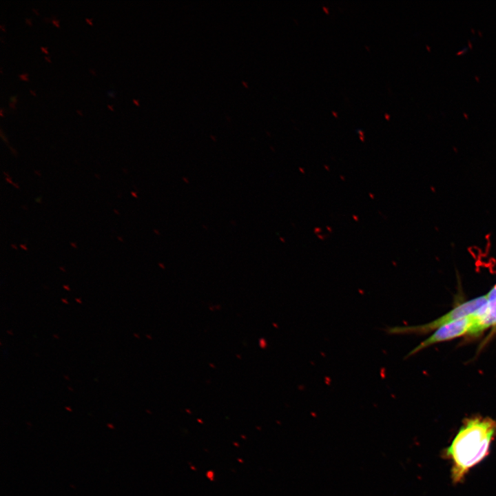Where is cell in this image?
Returning <instances> with one entry per match:
<instances>
[{"label": "cell", "instance_id": "cell-1", "mask_svg": "<svg viewBox=\"0 0 496 496\" xmlns=\"http://www.w3.org/2000/svg\"><path fill=\"white\" fill-rule=\"evenodd\" d=\"M496 435V422L489 417H475L466 420L444 452L452 462L451 480L462 482L468 471L490 453Z\"/></svg>", "mask_w": 496, "mask_h": 496}, {"label": "cell", "instance_id": "cell-2", "mask_svg": "<svg viewBox=\"0 0 496 496\" xmlns=\"http://www.w3.org/2000/svg\"><path fill=\"white\" fill-rule=\"evenodd\" d=\"M487 302L486 296H481L458 305L430 323L420 326L390 327L386 331L390 335L426 333L452 321L473 314Z\"/></svg>", "mask_w": 496, "mask_h": 496}, {"label": "cell", "instance_id": "cell-3", "mask_svg": "<svg viewBox=\"0 0 496 496\" xmlns=\"http://www.w3.org/2000/svg\"><path fill=\"white\" fill-rule=\"evenodd\" d=\"M473 314L452 321L442 325L437 329L429 338H426L418 346L413 349L407 356L412 355L422 349L433 344L448 340L466 333H468L473 322Z\"/></svg>", "mask_w": 496, "mask_h": 496}, {"label": "cell", "instance_id": "cell-4", "mask_svg": "<svg viewBox=\"0 0 496 496\" xmlns=\"http://www.w3.org/2000/svg\"><path fill=\"white\" fill-rule=\"evenodd\" d=\"M488 301L496 299V285L486 295Z\"/></svg>", "mask_w": 496, "mask_h": 496}, {"label": "cell", "instance_id": "cell-5", "mask_svg": "<svg viewBox=\"0 0 496 496\" xmlns=\"http://www.w3.org/2000/svg\"><path fill=\"white\" fill-rule=\"evenodd\" d=\"M18 76L22 80L28 81V74L27 72L21 73Z\"/></svg>", "mask_w": 496, "mask_h": 496}, {"label": "cell", "instance_id": "cell-6", "mask_svg": "<svg viewBox=\"0 0 496 496\" xmlns=\"http://www.w3.org/2000/svg\"><path fill=\"white\" fill-rule=\"evenodd\" d=\"M17 95H12V96L10 97V102H12V103H15L17 102Z\"/></svg>", "mask_w": 496, "mask_h": 496}, {"label": "cell", "instance_id": "cell-7", "mask_svg": "<svg viewBox=\"0 0 496 496\" xmlns=\"http://www.w3.org/2000/svg\"><path fill=\"white\" fill-rule=\"evenodd\" d=\"M52 22L56 27H59V19H52Z\"/></svg>", "mask_w": 496, "mask_h": 496}, {"label": "cell", "instance_id": "cell-8", "mask_svg": "<svg viewBox=\"0 0 496 496\" xmlns=\"http://www.w3.org/2000/svg\"><path fill=\"white\" fill-rule=\"evenodd\" d=\"M41 50L44 52L45 54H48V48L45 46H41L40 47Z\"/></svg>", "mask_w": 496, "mask_h": 496}, {"label": "cell", "instance_id": "cell-9", "mask_svg": "<svg viewBox=\"0 0 496 496\" xmlns=\"http://www.w3.org/2000/svg\"><path fill=\"white\" fill-rule=\"evenodd\" d=\"M107 95L110 96H112V97H114V96H115V93H114V92H113V91H112V90H108V91H107Z\"/></svg>", "mask_w": 496, "mask_h": 496}, {"label": "cell", "instance_id": "cell-10", "mask_svg": "<svg viewBox=\"0 0 496 496\" xmlns=\"http://www.w3.org/2000/svg\"><path fill=\"white\" fill-rule=\"evenodd\" d=\"M25 21L30 25H31L32 24V19L30 18H25Z\"/></svg>", "mask_w": 496, "mask_h": 496}, {"label": "cell", "instance_id": "cell-11", "mask_svg": "<svg viewBox=\"0 0 496 496\" xmlns=\"http://www.w3.org/2000/svg\"><path fill=\"white\" fill-rule=\"evenodd\" d=\"M85 21H86L89 24H90V25H92V24H93V23H92V19H90V18L86 17V18H85Z\"/></svg>", "mask_w": 496, "mask_h": 496}, {"label": "cell", "instance_id": "cell-12", "mask_svg": "<svg viewBox=\"0 0 496 496\" xmlns=\"http://www.w3.org/2000/svg\"><path fill=\"white\" fill-rule=\"evenodd\" d=\"M9 106H10V107H12V108L14 109V108H15V103H12V102H10V103H9Z\"/></svg>", "mask_w": 496, "mask_h": 496}, {"label": "cell", "instance_id": "cell-13", "mask_svg": "<svg viewBox=\"0 0 496 496\" xmlns=\"http://www.w3.org/2000/svg\"><path fill=\"white\" fill-rule=\"evenodd\" d=\"M0 28H1V30H3V32L6 31V29L4 28V26H3L2 24L0 25Z\"/></svg>", "mask_w": 496, "mask_h": 496}, {"label": "cell", "instance_id": "cell-14", "mask_svg": "<svg viewBox=\"0 0 496 496\" xmlns=\"http://www.w3.org/2000/svg\"><path fill=\"white\" fill-rule=\"evenodd\" d=\"M44 59H45L47 61H48V62H50V61H50V59L49 57H48L47 56H44Z\"/></svg>", "mask_w": 496, "mask_h": 496}, {"label": "cell", "instance_id": "cell-15", "mask_svg": "<svg viewBox=\"0 0 496 496\" xmlns=\"http://www.w3.org/2000/svg\"><path fill=\"white\" fill-rule=\"evenodd\" d=\"M30 92L32 93V94H33V95H34V96L36 95L34 90H32V89H30Z\"/></svg>", "mask_w": 496, "mask_h": 496}, {"label": "cell", "instance_id": "cell-16", "mask_svg": "<svg viewBox=\"0 0 496 496\" xmlns=\"http://www.w3.org/2000/svg\"><path fill=\"white\" fill-rule=\"evenodd\" d=\"M89 70H90L92 74H95V70H94L90 68Z\"/></svg>", "mask_w": 496, "mask_h": 496}, {"label": "cell", "instance_id": "cell-17", "mask_svg": "<svg viewBox=\"0 0 496 496\" xmlns=\"http://www.w3.org/2000/svg\"><path fill=\"white\" fill-rule=\"evenodd\" d=\"M107 107H108L111 110H114L112 105L108 104V105H107Z\"/></svg>", "mask_w": 496, "mask_h": 496}, {"label": "cell", "instance_id": "cell-18", "mask_svg": "<svg viewBox=\"0 0 496 496\" xmlns=\"http://www.w3.org/2000/svg\"><path fill=\"white\" fill-rule=\"evenodd\" d=\"M32 10H34V12L37 14H39V12H37L38 10H37V9L32 8Z\"/></svg>", "mask_w": 496, "mask_h": 496}, {"label": "cell", "instance_id": "cell-19", "mask_svg": "<svg viewBox=\"0 0 496 496\" xmlns=\"http://www.w3.org/2000/svg\"><path fill=\"white\" fill-rule=\"evenodd\" d=\"M76 112H78L80 115H82V112L79 110H76Z\"/></svg>", "mask_w": 496, "mask_h": 496}, {"label": "cell", "instance_id": "cell-20", "mask_svg": "<svg viewBox=\"0 0 496 496\" xmlns=\"http://www.w3.org/2000/svg\"><path fill=\"white\" fill-rule=\"evenodd\" d=\"M133 102L135 103L136 104L138 105V102L137 101H136L135 99H133Z\"/></svg>", "mask_w": 496, "mask_h": 496}]
</instances>
